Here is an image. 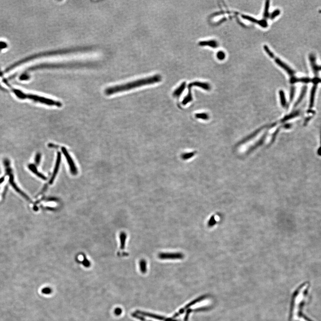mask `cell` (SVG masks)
<instances>
[{"label":"cell","mask_w":321,"mask_h":321,"mask_svg":"<svg viewBox=\"0 0 321 321\" xmlns=\"http://www.w3.org/2000/svg\"><path fill=\"white\" fill-rule=\"evenodd\" d=\"M41 153H37L36 155L35 156V164L36 165H38L40 164V161H41Z\"/></svg>","instance_id":"cb8c5ba5"},{"label":"cell","mask_w":321,"mask_h":321,"mask_svg":"<svg viewBox=\"0 0 321 321\" xmlns=\"http://www.w3.org/2000/svg\"><path fill=\"white\" fill-rule=\"evenodd\" d=\"M61 154L60 153L58 152V153H57V159H56V163H55V166H54V170L53 173L52 175L51 179L49 180V183L50 184H52L54 182V181L55 177H56V175H57V174H58L59 168L60 164V163H61Z\"/></svg>","instance_id":"52a82bcc"},{"label":"cell","mask_w":321,"mask_h":321,"mask_svg":"<svg viewBox=\"0 0 321 321\" xmlns=\"http://www.w3.org/2000/svg\"><path fill=\"white\" fill-rule=\"evenodd\" d=\"M218 59L220 60H223L225 58V54L222 51H219L216 54Z\"/></svg>","instance_id":"d4e9b609"},{"label":"cell","mask_w":321,"mask_h":321,"mask_svg":"<svg viewBox=\"0 0 321 321\" xmlns=\"http://www.w3.org/2000/svg\"><path fill=\"white\" fill-rule=\"evenodd\" d=\"M195 117L197 118L201 119H207L209 118V116L206 113H197L195 115Z\"/></svg>","instance_id":"603a6c76"},{"label":"cell","mask_w":321,"mask_h":321,"mask_svg":"<svg viewBox=\"0 0 321 321\" xmlns=\"http://www.w3.org/2000/svg\"><path fill=\"white\" fill-rule=\"evenodd\" d=\"M42 292L43 294H49L52 293V289L49 287H45L42 288Z\"/></svg>","instance_id":"4316f807"},{"label":"cell","mask_w":321,"mask_h":321,"mask_svg":"<svg viewBox=\"0 0 321 321\" xmlns=\"http://www.w3.org/2000/svg\"><path fill=\"white\" fill-rule=\"evenodd\" d=\"M279 94H280V99H281V105L283 106H285L286 103V98H285V94H284V92L282 90L280 91L279 92Z\"/></svg>","instance_id":"7402d4cb"},{"label":"cell","mask_w":321,"mask_h":321,"mask_svg":"<svg viewBox=\"0 0 321 321\" xmlns=\"http://www.w3.org/2000/svg\"><path fill=\"white\" fill-rule=\"evenodd\" d=\"M62 152L64 153V156H65L66 158V160H67V163H68V165H69L71 173L74 175H76L78 173L77 168L76 164L74 163L72 158H71V156H70L69 153L68 152L65 148L64 147H62Z\"/></svg>","instance_id":"5b68a950"},{"label":"cell","mask_w":321,"mask_h":321,"mask_svg":"<svg viewBox=\"0 0 321 321\" xmlns=\"http://www.w3.org/2000/svg\"><path fill=\"white\" fill-rule=\"evenodd\" d=\"M5 82L7 86L11 88L13 93L18 99L23 100L25 99H29L34 102L44 104L49 106H55L58 107H60L62 106V103L59 101H55L52 99L39 96L37 95L25 93L20 90L10 87L9 84L6 82Z\"/></svg>","instance_id":"7a4b0ae2"},{"label":"cell","mask_w":321,"mask_h":321,"mask_svg":"<svg viewBox=\"0 0 321 321\" xmlns=\"http://www.w3.org/2000/svg\"><path fill=\"white\" fill-rule=\"evenodd\" d=\"M311 81L309 78H297L293 77L290 79V81L291 83H295L300 82L305 83H308Z\"/></svg>","instance_id":"e0dca14e"},{"label":"cell","mask_w":321,"mask_h":321,"mask_svg":"<svg viewBox=\"0 0 321 321\" xmlns=\"http://www.w3.org/2000/svg\"><path fill=\"white\" fill-rule=\"evenodd\" d=\"M186 87V82H183L179 87L174 91L173 93V96L175 97H179L184 92Z\"/></svg>","instance_id":"4fadbf2b"},{"label":"cell","mask_w":321,"mask_h":321,"mask_svg":"<svg viewBox=\"0 0 321 321\" xmlns=\"http://www.w3.org/2000/svg\"><path fill=\"white\" fill-rule=\"evenodd\" d=\"M3 165L5 167V173L6 175L8 176L9 177V183L11 184L12 187L15 189V191L18 193L21 194L24 198L28 201L30 200L29 197L25 194L18 187L14 181V175H13V170L11 166V162L8 158H4L3 160Z\"/></svg>","instance_id":"3957f363"},{"label":"cell","mask_w":321,"mask_h":321,"mask_svg":"<svg viewBox=\"0 0 321 321\" xmlns=\"http://www.w3.org/2000/svg\"><path fill=\"white\" fill-rule=\"evenodd\" d=\"M188 86L191 87V88L194 87V86L199 87V88H202L204 89V90H205L206 91H209L211 88L210 85L208 83L201 82L199 81H195L191 83H189Z\"/></svg>","instance_id":"8fae6325"},{"label":"cell","mask_w":321,"mask_h":321,"mask_svg":"<svg viewBox=\"0 0 321 321\" xmlns=\"http://www.w3.org/2000/svg\"><path fill=\"white\" fill-rule=\"evenodd\" d=\"M316 88V85H315V86H313V88H312V90H311V92L310 95L311 105H313V103H314V98H315V94Z\"/></svg>","instance_id":"44dd1931"},{"label":"cell","mask_w":321,"mask_h":321,"mask_svg":"<svg viewBox=\"0 0 321 321\" xmlns=\"http://www.w3.org/2000/svg\"><path fill=\"white\" fill-rule=\"evenodd\" d=\"M7 47V44L6 42L0 41V50L6 48Z\"/></svg>","instance_id":"f1b7e54d"},{"label":"cell","mask_w":321,"mask_h":321,"mask_svg":"<svg viewBox=\"0 0 321 321\" xmlns=\"http://www.w3.org/2000/svg\"><path fill=\"white\" fill-rule=\"evenodd\" d=\"M319 12H320V13H321V11H319Z\"/></svg>","instance_id":"8d00e7d4"},{"label":"cell","mask_w":321,"mask_h":321,"mask_svg":"<svg viewBox=\"0 0 321 321\" xmlns=\"http://www.w3.org/2000/svg\"><path fill=\"white\" fill-rule=\"evenodd\" d=\"M188 92L187 95L184 97L182 101V104L183 105H186L188 103L191 102L193 100L192 95V88L188 86Z\"/></svg>","instance_id":"9a60e30c"},{"label":"cell","mask_w":321,"mask_h":321,"mask_svg":"<svg viewBox=\"0 0 321 321\" xmlns=\"http://www.w3.org/2000/svg\"><path fill=\"white\" fill-rule=\"evenodd\" d=\"M30 78V76L28 74H26V73H24L23 74H22L19 77V79L21 80H27Z\"/></svg>","instance_id":"83f0119b"},{"label":"cell","mask_w":321,"mask_h":321,"mask_svg":"<svg viewBox=\"0 0 321 321\" xmlns=\"http://www.w3.org/2000/svg\"><path fill=\"white\" fill-rule=\"evenodd\" d=\"M317 71H319V70H321V66H317Z\"/></svg>","instance_id":"d590c367"},{"label":"cell","mask_w":321,"mask_h":321,"mask_svg":"<svg viewBox=\"0 0 321 321\" xmlns=\"http://www.w3.org/2000/svg\"><path fill=\"white\" fill-rule=\"evenodd\" d=\"M161 259H179L184 258V255L182 252H161L158 255Z\"/></svg>","instance_id":"8992f818"},{"label":"cell","mask_w":321,"mask_h":321,"mask_svg":"<svg viewBox=\"0 0 321 321\" xmlns=\"http://www.w3.org/2000/svg\"><path fill=\"white\" fill-rule=\"evenodd\" d=\"M137 314H139L140 315H142L143 316H145L148 317H151V318H154V319H158V320H161V321H172V319L170 318H166L165 317H163L161 316L158 315H154V314H150V313H146V312H142V311H137L136 312Z\"/></svg>","instance_id":"9c48e42d"},{"label":"cell","mask_w":321,"mask_h":321,"mask_svg":"<svg viewBox=\"0 0 321 321\" xmlns=\"http://www.w3.org/2000/svg\"><path fill=\"white\" fill-rule=\"evenodd\" d=\"M294 93V89L292 88L291 90V94H290V99H291V100H292L293 98Z\"/></svg>","instance_id":"836d02e7"},{"label":"cell","mask_w":321,"mask_h":321,"mask_svg":"<svg viewBox=\"0 0 321 321\" xmlns=\"http://www.w3.org/2000/svg\"><path fill=\"white\" fill-rule=\"evenodd\" d=\"M28 168L31 172H33L34 174H35L38 177L43 179V180H47V177L44 175L38 172L35 165L33 164H30L28 165Z\"/></svg>","instance_id":"7c38bea8"},{"label":"cell","mask_w":321,"mask_h":321,"mask_svg":"<svg viewBox=\"0 0 321 321\" xmlns=\"http://www.w3.org/2000/svg\"><path fill=\"white\" fill-rule=\"evenodd\" d=\"M269 1H266L265 3V8H264V18L266 19L269 18Z\"/></svg>","instance_id":"d6986e66"},{"label":"cell","mask_w":321,"mask_h":321,"mask_svg":"<svg viewBox=\"0 0 321 321\" xmlns=\"http://www.w3.org/2000/svg\"><path fill=\"white\" fill-rule=\"evenodd\" d=\"M126 239H127V234L124 232H122L119 235V240H120V248L121 250H124L125 248V243H126Z\"/></svg>","instance_id":"2e32d148"},{"label":"cell","mask_w":321,"mask_h":321,"mask_svg":"<svg viewBox=\"0 0 321 321\" xmlns=\"http://www.w3.org/2000/svg\"><path fill=\"white\" fill-rule=\"evenodd\" d=\"M83 264L86 267H89L90 265V263L86 258H84L83 261Z\"/></svg>","instance_id":"f546056e"},{"label":"cell","mask_w":321,"mask_h":321,"mask_svg":"<svg viewBox=\"0 0 321 321\" xmlns=\"http://www.w3.org/2000/svg\"><path fill=\"white\" fill-rule=\"evenodd\" d=\"M195 152H190L183 153L182 155V158L184 160L189 159L194 157L195 155Z\"/></svg>","instance_id":"ffe728a7"},{"label":"cell","mask_w":321,"mask_h":321,"mask_svg":"<svg viewBox=\"0 0 321 321\" xmlns=\"http://www.w3.org/2000/svg\"><path fill=\"white\" fill-rule=\"evenodd\" d=\"M242 17L245 19H246L248 20V21H251L252 23L258 24L259 25L264 27V28H266L268 26V23H267V21H266L265 19L258 20L252 18V17L244 15H242Z\"/></svg>","instance_id":"ba28073f"},{"label":"cell","mask_w":321,"mask_h":321,"mask_svg":"<svg viewBox=\"0 0 321 321\" xmlns=\"http://www.w3.org/2000/svg\"><path fill=\"white\" fill-rule=\"evenodd\" d=\"M139 265H140V270L141 273L143 274L146 273L147 269L146 261L145 259H141L139 263Z\"/></svg>","instance_id":"ac0fdd59"},{"label":"cell","mask_w":321,"mask_h":321,"mask_svg":"<svg viewBox=\"0 0 321 321\" xmlns=\"http://www.w3.org/2000/svg\"><path fill=\"white\" fill-rule=\"evenodd\" d=\"M162 81V77L159 75H155L152 76L137 79L134 81L130 82L125 84L117 85L113 87H109L106 89L105 94L110 95L120 92L129 91L135 88L141 87L145 85L155 84Z\"/></svg>","instance_id":"6da1fadb"},{"label":"cell","mask_w":321,"mask_h":321,"mask_svg":"<svg viewBox=\"0 0 321 321\" xmlns=\"http://www.w3.org/2000/svg\"></svg>","instance_id":"74e56055"},{"label":"cell","mask_w":321,"mask_h":321,"mask_svg":"<svg viewBox=\"0 0 321 321\" xmlns=\"http://www.w3.org/2000/svg\"><path fill=\"white\" fill-rule=\"evenodd\" d=\"M205 298L204 297H201V298H199L195 300H193V301H192V302H191V303H189L187 305H186V306H185L184 308H182V309L181 310H180V311H179V312H178V313H176V314H175V315H174V317H174V318H175V317H177V316L180 315H181V314H182V313H184V311H185V310H187V309L189 308L190 306H192V305H194V304L197 303H199V302H201V301H202V300L204 299Z\"/></svg>","instance_id":"30bf717a"},{"label":"cell","mask_w":321,"mask_h":321,"mask_svg":"<svg viewBox=\"0 0 321 321\" xmlns=\"http://www.w3.org/2000/svg\"><path fill=\"white\" fill-rule=\"evenodd\" d=\"M264 50H265L266 52L267 53V54H268L271 58L274 59L275 60L276 63L279 66H281V68L284 69V70H285V71L290 75V76H293V74L295 73L293 70H292L286 64L283 63L282 61H281L280 59L276 57L275 56V55H274L273 53L272 52H271L269 49V48L267 46H264Z\"/></svg>","instance_id":"277c9868"},{"label":"cell","mask_w":321,"mask_h":321,"mask_svg":"<svg viewBox=\"0 0 321 321\" xmlns=\"http://www.w3.org/2000/svg\"><path fill=\"white\" fill-rule=\"evenodd\" d=\"M311 81L315 84V85H316L317 83H321V79L318 78H313V79L311 80Z\"/></svg>","instance_id":"4dcf8cb0"},{"label":"cell","mask_w":321,"mask_h":321,"mask_svg":"<svg viewBox=\"0 0 321 321\" xmlns=\"http://www.w3.org/2000/svg\"><path fill=\"white\" fill-rule=\"evenodd\" d=\"M280 11L279 9H276L275 11H274L272 14H271L270 19L271 20L274 19L276 16H278L280 14Z\"/></svg>","instance_id":"484cf974"},{"label":"cell","mask_w":321,"mask_h":321,"mask_svg":"<svg viewBox=\"0 0 321 321\" xmlns=\"http://www.w3.org/2000/svg\"><path fill=\"white\" fill-rule=\"evenodd\" d=\"M48 146L49 147L51 148H59V146H57V145H55L54 144H52V143H50L49 144Z\"/></svg>","instance_id":"d6a6232c"},{"label":"cell","mask_w":321,"mask_h":321,"mask_svg":"<svg viewBox=\"0 0 321 321\" xmlns=\"http://www.w3.org/2000/svg\"><path fill=\"white\" fill-rule=\"evenodd\" d=\"M122 312V309H120V308H117V309H115V315H117L118 316L121 315Z\"/></svg>","instance_id":"1f68e13d"},{"label":"cell","mask_w":321,"mask_h":321,"mask_svg":"<svg viewBox=\"0 0 321 321\" xmlns=\"http://www.w3.org/2000/svg\"><path fill=\"white\" fill-rule=\"evenodd\" d=\"M199 44V46H202V47L208 46L214 48H216L218 47L217 42L215 40H209V41L200 42Z\"/></svg>","instance_id":"5bb4252c"},{"label":"cell","mask_w":321,"mask_h":321,"mask_svg":"<svg viewBox=\"0 0 321 321\" xmlns=\"http://www.w3.org/2000/svg\"><path fill=\"white\" fill-rule=\"evenodd\" d=\"M5 176H3L2 177L0 178V184H1V183H3V182L5 181Z\"/></svg>","instance_id":"e575fe53"}]
</instances>
